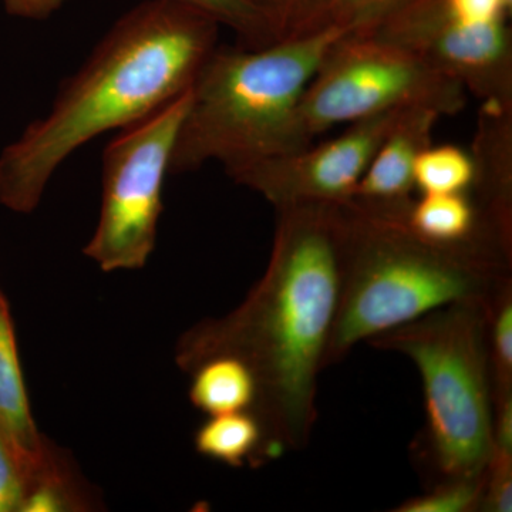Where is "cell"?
<instances>
[{
	"mask_svg": "<svg viewBox=\"0 0 512 512\" xmlns=\"http://www.w3.org/2000/svg\"><path fill=\"white\" fill-rule=\"evenodd\" d=\"M487 471V470H485ZM485 474L440 481L429 493L406 501L399 512H468L481 507Z\"/></svg>",
	"mask_w": 512,
	"mask_h": 512,
	"instance_id": "20",
	"label": "cell"
},
{
	"mask_svg": "<svg viewBox=\"0 0 512 512\" xmlns=\"http://www.w3.org/2000/svg\"><path fill=\"white\" fill-rule=\"evenodd\" d=\"M406 0H332L330 23L366 32Z\"/></svg>",
	"mask_w": 512,
	"mask_h": 512,
	"instance_id": "22",
	"label": "cell"
},
{
	"mask_svg": "<svg viewBox=\"0 0 512 512\" xmlns=\"http://www.w3.org/2000/svg\"><path fill=\"white\" fill-rule=\"evenodd\" d=\"M406 221L420 237L437 244H464L481 241L505 249L485 228L473 198L468 192L451 194H420L407 210Z\"/></svg>",
	"mask_w": 512,
	"mask_h": 512,
	"instance_id": "13",
	"label": "cell"
},
{
	"mask_svg": "<svg viewBox=\"0 0 512 512\" xmlns=\"http://www.w3.org/2000/svg\"><path fill=\"white\" fill-rule=\"evenodd\" d=\"M413 177L420 194L467 192L474 180L473 157L454 144H430L417 157Z\"/></svg>",
	"mask_w": 512,
	"mask_h": 512,
	"instance_id": "16",
	"label": "cell"
},
{
	"mask_svg": "<svg viewBox=\"0 0 512 512\" xmlns=\"http://www.w3.org/2000/svg\"><path fill=\"white\" fill-rule=\"evenodd\" d=\"M191 8L200 10L214 19L218 25L235 33L238 45L265 47L279 42L271 23L268 22L247 0H178Z\"/></svg>",
	"mask_w": 512,
	"mask_h": 512,
	"instance_id": "18",
	"label": "cell"
},
{
	"mask_svg": "<svg viewBox=\"0 0 512 512\" xmlns=\"http://www.w3.org/2000/svg\"><path fill=\"white\" fill-rule=\"evenodd\" d=\"M275 211L261 281L237 309L192 326L175 348V362L187 373L215 356L237 357L249 367L256 383L249 412L264 431L262 457L302 450L311 439L342 281L340 204Z\"/></svg>",
	"mask_w": 512,
	"mask_h": 512,
	"instance_id": "1",
	"label": "cell"
},
{
	"mask_svg": "<svg viewBox=\"0 0 512 512\" xmlns=\"http://www.w3.org/2000/svg\"><path fill=\"white\" fill-rule=\"evenodd\" d=\"M400 109L349 124L332 140L269 158L232 177L275 208L298 204H342L353 197L376 151L404 114Z\"/></svg>",
	"mask_w": 512,
	"mask_h": 512,
	"instance_id": "9",
	"label": "cell"
},
{
	"mask_svg": "<svg viewBox=\"0 0 512 512\" xmlns=\"http://www.w3.org/2000/svg\"><path fill=\"white\" fill-rule=\"evenodd\" d=\"M490 305L446 306L369 340L419 367L427 413L421 456L440 481L483 476L493 457Z\"/></svg>",
	"mask_w": 512,
	"mask_h": 512,
	"instance_id": "5",
	"label": "cell"
},
{
	"mask_svg": "<svg viewBox=\"0 0 512 512\" xmlns=\"http://www.w3.org/2000/svg\"><path fill=\"white\" fill-rule=\"evenodd\" d=\"M274 28L279 39L305 36L335 26L332 0H247Z\"/></svg>",
	"mask_w": 512,
	"mask_h": 512,
	"instance_id": "19",
	"label": "cell"
},
{
	"mask_svg": "<svg viewBox=\"0 0 512 512\" xmlns=\"http://www.w3.org/2000/svg\"><path fill=\"white\" fill-rule=\"evenodd\" d=\"M467 94L456 80L402 47L352 30L333 43L306 87L285 154L311 146L330 128L387 111L424 109L456 116L466 107Z\"/></svg>",
	"mask_w": 512,
	"mask_h": 512,
	"instance_id": "6",
	"label": "cell"
},
{
	"mask_svg": "<svg viewBox=\"0 0 512 512\" xmlns=\"http://www.w3.org/2000/svg\"><path fill=\"white\" fill-rule=\"evenodd\" d=\"M66 2L67 0H2L9 15L33 20L49 18Z\"/></svg>",
	"mask_w": 512,
	"mask_h": 512,
	"instance_id": "24",
	"label": "cell"
},
{
	"mask_svg": "<svg viewBox=\"0 0 512 512\" xmlns=\"http://www.w3.org/2000/svg\"><path fill=\"white\" fill-rule=\"evenodd\" d=\"M488 349L493 376L494 406L512 399V286L501 288L490 305Z\"/></svg>",
	"mask_w": 512,
	"mask_h": 512,
	"instance_id": "17",
	"label": "cell"
},
{
	"mask_svg": "<svg viewBox=\"0 0 512 512\" xmlns=\"http://www.w3.org/2000/svg\"><path fill=\"white\" fill-rule=\"evenodd\" d=\"M407 211L349 200L342 217V281L326 367L363 340L457 303L490 305L511 282V256L487 242L437 244L420 237Z\"/></svg>",
	"mask_w": 512,
	"mask_h": 512,
	"instance_id": "3",
	"label": "cell"
},
{
	"mask_svg": "<svg viewBox=\"0 0 512 512\" xmlns=\"http://www.w3.org/2000/svg\"><path fill=\"white\" fill-rule=\"evenodd\" d=\"M441 119L436 111H407L376 151L350 200L390 212H404L412 204L414 164L433 144V130Z\"/></svg>",
	"mask_w": 512,
	"mask_h": 512,
	"instance_id": "11",
	"label": "cell"
},
{
	"mask_svg": "<svg viewBox=\"0 0 512 512\" xmlns=\"http://www.w3.org/2000/svg\"><path fill=\"white\" fill-rule=\"evenodd\" d=\"M195 448L202 456L241 467L247 460L262 456L264 431L247 410L210 416L195 434Z\"/></svg>",
	"mask_w": 512,
	"mask_h": 512,
	"instance_id": "15",
	"label": "cell"
},
{
	"mask_svg": "<svg viewBox=\"0 0 512 512\" xmlns=\"http://www.w3.org/2000/svg\"><path fill=\"white\" fill-rule=\"evenodd\" d=\"M191 89L110 141L103 153L99 222L84 255L104 272L141 269L156 248L165 178Z\"/></svg>",
	"mask_w": 512,
	"mask_h": 512,
	"instance_id": "7",
	"label": "cell"
},
{
	"mask_svg": "<svg viewBox=\"0 0 512 512\" xmlns=\"http://www.w3.org/2000/svg\"><path fill=\"white\" fill-rule=\"evenodd\" d=\"M28 480L6 441L0 436V512H20Z\"/></svg>",
	"mask_w": 512,
	"mask_h": 512,
	"instance_id": "23",
	"label": "cell"
},
{
	"mask_svg": "<svg viewBox=\"0 0 512 512\" xmlns=\"http://www.w3.org/2000/svg\"><path fill=\"white\" fill-rule=\"evenodd\" d=\"M221 26L178 0H146L121 16L66 80L45 117L0 153V204L35 211L80 147L123 130L191 89L218 46Z\"/></svg>",
	"mask_w": 512,
	"mask_h": 512,
	"instance_id": "2",
	"label": "cell"
},
{
	"mask_svg": "<svg viewBox=\"0 0 512 512\" xmlns=\"http://www.w3.org/2000/svg\"><path fill=\"white\" fill-rule=\"evenodd\" d=\"M473 198L485 228L512 251V106L483 104L473 147Z\"/></svg>",
	"mask_w": 512,
	"mask_h": 512,
	"instance_id": "10",
	"label": "cell"
},
{
	"mask_svg": "<svg viewBox=\"0 0 512 512\" xmlns=\"http://www.w3.org/2000/svg\"><path fill=\"white\" fill-rule=\"evenodd\" d=\"M365 33L419 57L483 104L512 106V32L507 19L467 18L450 0H406Z\"/></svg>",
	"mask_w": 512,
	"mask_h": 512,
	"instance_id": "8",
	"label": "cell"
},
{
	"mask_svg": "<svg viewBox=\"0 0 512 512\" xmlns=\"http://www.w3.org/2000/svg\"><path fill=\"white\" fill-rule=\"evenodd\" d=\"M72 484L70 474L60 460L57 461L29 484L20 512L82 511V497Z\"/></svg>",
	"mask_w": 512,
	"mask_h": 512,
	"instance_id": "21",
	"label": "cell"
},
{
	"mask_svg": "<svg viewBox=\"0 0 512 512\" xmlns=\"http://www.w3.org/2000/svg\"><path fill=\"white\" fill-rule=\"evenodd\" d=\"M348 32L330 26L256 49L215 47L192 83L171 174L218 163L232 178L285 154L306 87L333 43Z\"/></svg>",
	"mask_w": 512,
	"mask_h": 512,
	"instance_id": "4",
	"label": "cell"
},
{
	"mask_svg": "<svg viewBox=\"0 0 512 512\" xmlns=\"http://www.w3.org/2000/svg\"><path fill=\"white\" fill-rule=\"evenodd\" d=\"M191 375V402L208 416L247 412L254 406L255 377L237 357H211L195 367Z\"/></svg>",
	"mask_w": 512,
	"mask_h": 512,
	"instance_id": "14",
	"label": "cell"
},
{
	"mask_svg": "<svg viewBox=\"0 0 512 512\" xmlns=\"http://www.w3.org/2000/svg\"><path fill=\"white\" fill-rule=\"evenodd\" d=\"M0 436L19 461L29 484L56 463L57 457L39 433L22 367L8 299L0 291Z\"/></svg>",
	"mask_w": 512,
	"mask_h": 512,
	"instance_id": "12",
	"label": "cell"
}]
</instances>
